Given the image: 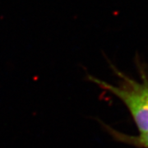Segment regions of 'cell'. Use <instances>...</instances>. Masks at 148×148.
<instances>
[{
	"instance_id": "6da1fadb",
	"label": "cell",
	"mask_w": 148,
	"mask_h": 148,
	"mask_svg": "<svg viewBox=\"0 0 148 148\" xmlns=\"http://www.w3.org/2000/svg\"><path fill=\"white\" fill-rule=\"evenodd\" d=\"M119 77V85H111L90 76L88 79L117 96L126 106L140 132L148 130V77L141 69L142 81L138 82L114 68Z\"/></svg>"
},
{
	"instance_id": "7a4b0ae2",
	"label": "cell",
	"mask_w": 148,
	"mask_h": 148,
	"mask_svg": "<svg viewBox=\"0 0 148 148\" xmlns=\"http://www.w3.org/2000/svg\"><path fill=\"white\" fill-rule=\"evenodd\" d=\"M103 126L105 128H106V130L109 132L111 136L117 141L127 143L139 148H148V130L140 132L138 136H132V135L131 136V135L117 132L116 130L105 124H103Z\"/></svg>"
}]
</instances>
